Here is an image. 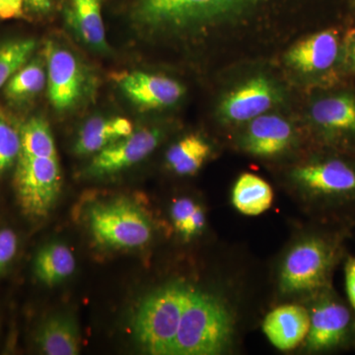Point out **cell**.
<instances>
[{
	"mask_svg": "<svg viewBox=\"0 0 355 355\" xmlns=\"http://www.w3.org/2000/svg\"><path fill=\"white\" fill-rule=\"evenodd\" d=\"M343 40L335 29L315 33L293 44L286 58L292 69L315 79L327 81L343 69Z\"/></svg>",
	"mask_w": 355,
	"mask_h": 355,
	"instance_id": "11",
	"label": "cell"
},
{
	"mask_svg": "<svg viewBox=\"0 0 355 355\" xmlns=\"http://www.w3.org/2000/svg\"><path fill=\"white\" fill-rule=\"evenodd\" d=\"M211 154L210 144L198 135H189L173 144L166 154V162L180 176L196 174Z\"/></svg>",
	"mask_w": 355,
	"mask_h": 355,
	"instance_id": "22",
	"label": "cell"
},
{
	"mask_svg": "<svg viewBox=\"0 0 355 355\" xmlns=\"http://www.w3.org/2000/svg\"><path fill=\"white\" fill-rule=\"evenodd\" d=\"M171 217L178 234L186 241L200 235L207 223L202 205L190 198H181L173 202Z\"/></svg>",
	"mask_w": 355,
	"mask_h": 355,
	"instance_id": "25",
	"label": "cell"
},
{
	"mask_svg": "<svg viewBox=\"0 0 355 355\" xmlns=\"http://www.w3.org/2000/svg\"><path fill=\"white\" fill-rule=\"evenodd\" d=\"M165 132L159 127H146L116 140L96 153L86 169L89 177H104L127 169L141 162L155 150L164 139Z\"/></svg>",
	"mask_w": 355,
	"mask_h": 355,
	"instance_id": "13",
	"label": "cell"
},
{
	"mask_svg": "<svg viewBox=\"0 0 355 355\" xmlns=\"http://www.w3.org/2000/svg\"><path fill=\"white\" fill-rule=\"evenodd\" d=\"M345 288L354 315L355 323V257L349 258L345 266Z\"/></svg>",
	"mask_w": 355,
	"mask_h": 355,
	"instance_id": "31",
	"label": "cell"
},
{
	"mask_svg": "<svg viewBox=\"0 0 355 355\" xmlns=\"http://www.w3.org/2000/svg\"><path fill=\"white\" fill-rule=\"evenodd\" d=\"M234 334V315L228 305L214 294L193 286L172 355L221 354L230 347Z\"/></svg>",
	"mask_w": 355,
	"mask_h": 355,
	"instance_id": "1",
	"label": "cell"
},
{
	"mask_svg": "<svg viewBox=\"0 0 355 355\" xmlns=\"http://www.w3.org/2000/svg\"><path fill=\"white\" fill-rule=\"evenodd\" d=\"M343 254L340 238L310 235L293 245L282 263L280 291L312 296L331 288V277Z\"/></svg>",
	"mask_w": 355,
	"mask_h": 355,
	"instance_id": "3",
	"label": "cell"
},
{
	"mask_svg": "<svg viewBox=\"0 0 355 355\" xmlns=\"http://www.w3.org/2000/svg\"><path fill=\"white\" fill-rule=\"evenodd\" d=\"M133 132L132 123L127 118L95 116L86 121L79 132L74 144V153L80 156L98 153Z\"/></svg>",
	"mask_w": 355,
	"mask_h": 355,
	"instance_id": "17",
	"label": "cell"
},
{
	"mask_svg": "<svg viewBox=\"0 0 355 355\" xmlns=\"http://www.w3.org/2000/svg\"><path fill=\"white\" fill-rule=\"evenodd\" d=\"M44 58L51 105L58 111L73 108L85 92V71L80 60L73 51L55 41L46 44Z\"/></svg>",
	"mask_w": 355,
	"mask_h": 355,
	"instance_id": "10",
	"label": "cell"
},
{
	"mask_svg": "<svg viewBox=\"0 0 355 355\" xmlns=\"http://www.w3.org/2000/svg\"><path fill=\"white\" fill-rule=\"evenodd\" d=\"M291 179L306 197L326 207L355 205V158L330 153L294 168Z\"/></svg>",
	"mask_w": 355,
	"mask_h": 355,
	"instance_id": "5",
	"label": "cell"
},
{
	"mask_svg": "<svg viewBox=\"0 0 355 355\" xmlns=\"http://www.w3.org/2000/svg\"><path fill=\"white\" fill-rule=\"evenodd\" d=\"M24 14V0H0V19H16Z\"/></svg>",
	"mask_w": 355,
	"mask_h": 355,
	"instance_id": "30",
	"label": "cell"
},
{
	"mask_svg": "<svg viewBox=\"0 0 355 355\" xmlns=\"http://www.w3.org/2000/svg\"><path fill=\"white\" fill-rule=\"evenodd\" d=\"M36 46V40L32 38L14 39L0 44V89L29 62Z\"/></svg>",
	"mask_w": 355,
	"mask_h": 355,
	"instance_id": "26",
	"label": "cell"
},
{
	"mask_svg": "<svg viewBox=\"0 0 355 355\" xmlns=\"http://www.w3.org/2000/svg\"><path fill=\"white\" fill-rule=\"evenodd\" d=\"M343 70L355 74V28L343 40Z\"/></svg>",
	"mask_w": 355,
	"mask_h": 355,
	"instance_id": "29",
	"label": "cell"
},
{
	"mask_svg": "<svg viewBox=\"0 0 355 355\" xmlns=\"http://www.w3.org/2000/svg\"><path fill=\"white\" fill-rule=\"evenodd\" d=\"M55 0H24L25 13L44 16L51 12Z\"/></svg>",
	"mask_w": 355,
	"mask_h": 355,
	"instance_id": "32",
	"label": "cell"
},
{
	"mask_svg": "<svg viewBox=\"0 0 355 355\" xmlns=\"http://www.w3.org/2000/svg\"><path fill=\"white\" fill-rule=\"evenodd\" d=\"M116 81L128 99L142 109L169 108L186 93L183 84L176 79L144 71L123 72L116 76Z\"/></svg>",
	"mask_w": 355,
	"mask_h": 355,
	"instance_id": "14",
	"label": "cell"
},
{
	"mask_svg": "<svg viewBox=\"0 0 355 355\" xmlns=\"http://www.w3.org/2000/svg\"><path fill=\"white\" fill-rule=\"evenodd\" d=\"M67 18L84 43L95 50L107 51L101 0H69Z\"/></svg>",
	"mask_w": 355,
	"mask_h": 355,
	"instance_id": "18",
	"label": "cell"
},
{
	"mask_svg": "<svg viewBox=\"0 0 355 355\" xmlns=\"http://www.w3.org/2000/svg\"><path fill=\"white\" fill-rule=\"evenodd\" d=\"M193 286L177 282L151 292L137 306L132 336L146 354L172 355L182 315Z\"/></svg>",
	"mask_w": 355,
	"mask_h": 355,
	"instance_id": "4",
	"label": "cell"
},
{
	"mask_svg": "<svg viewBox=\"0 0 355 355\" xmlns=\"http://www.w3.org/2000/svg\"><path fill=\"white\" fill-rule=\"evenodd\" d=\"M14 186L26 216L35 218L48 216L62 189L58 158L20 155L16 163Z\"/></svg>",
	"mask_w": 355,
	"mask_h": 355,
	"instance_id": "7",
	"label": "cell"
},
{
	"mask_svg": "<svg viewBox=\"0 0 355 355\" xmlns=\"http://www.w3.org/2000/svg\"><path fill=\"white\" fill-rule=\"evenodd\" d=\"M36 342L44 354H78L80 352L78 324L69 314L53 315L39 329Z\"/></svg>",
	"mask_w": 355,
	"mask_h": 355,
	"instance_id": "19",
	"label": "cell"
},
{
	"mask_svg": "<svg viewBox=\"0 0 355 355\" xmlns=\"http://www.w3.org/2000/svg\"><path fill=\"white\" fill-rule=\"evenodd\" d=\"M310 326L306 336L309 352H331L343 347L355 336L354 315L333 288L312 295Z\"/></svg>",
	"mask_w": 355,
	"mask_h": 355,
	"instance_id": "8",
	"label": "cell"
},
{
	"mask_svg": "<svg viewBox=\"0 0 355 355\" xmlns=\"http://www.w3.org/2000/svg\"><path fill=\"white\" fill-rule=\"evenodd\" d=\"M309 120L324 146L355 155L354 93L340 91L320 96L311 104Z\"/></svg>",
	"mask_w": 355,
	"mask_h": 355,
	"instance_id": "9",
	"label": "cell"
},
{
	"mask_svg": "<svg viewBox=\"0 0 355 355\" xmlns=\"http://www.w3.org/2000/svg\"><path fill=\"white\" fill-rule=\"evenodd\" d=\"M295 137L291 121L279 114L266 113L248 123L241 146L257 157H277L291 148Z\"/></svg>",
	"mask_w": 355,
	"mask_h": 355,
	"instance_id": "15",
	"label": "cell"
},
{
	"mask_svg": "<svg viewBox=\"0 0 355 355\" xmlns=\"http://www.w3.org/2000/svg\"><path fill=\"white\" fill-rule=\"evenodd\" d=\"M89 227L96 241L114 249L146 246L153 227L146 214L125 200L96 205L89 211Z\"/></svg>",
	"mask_w": 355,
	"mask_h": 355,
	"instance_id": "6",
	"label": "cell"
},
{
	"mask_svg": "<svg viewBox=\"0 0 355 355\" xmlns=\"http://www.w3.org/2000/svg\"><path fill=\"white\" fill-rule=\"evenodd\" d=\"M20 155L31 157H58L57 147L50 125L44 119L34 116L20 128Z\"/></svg>",
	"mask_w": 355,
	"mask_h": 355,
	"instance_id": "24",
	"label": "cell"
},
{
	"mask_svg": "<svg viewBox=\"0 0 355 355\" xmlns=\"http://www.w3.org/2000/svg\"><path fill=\"white\" fill-rule=\"evenodd\" d=\"M282 91L266 76L251 77L222 98L217 114L222 123H249L282 103Z\"/></svg>",
	"mask_w": 355,
	"mask_h": 355,
	"instance_id": "12",
	"label": "cell"
},
{
	"mask_svg": "<svg viewBox=\"0 0 355 355\" xmlns=\"http://www.w3.org/2000/svg\"><path fill=\"white\" fill-rule=\"evenodd\" d=\"M354 4H355V0H354Z\"/></svg>",
	"mask_w": 355,
	"mask_h": 355,
	"instance_id": "33",
	"label": "cell"
},
{
	"mask_svg": "<svg viewBox=\"0 0 355 355\" xmlns=\"http://www.w3.org/2000/svg\"><path fill=\"white\" fill-rule=\"evenodd\" d=\"M76 266V259L69 248L53 242L42 248L36 254L34 272L40 282L53 286L69 277Z\"/></svg>",
	"mask_w": 355,
	"mask_h": 355,
	"instance_id": "20",
	"label": "cell"
},
{
	"mask_svg": "<svg viewBox=\"0 0 355 355\" xmlns=\"http://www.w3.org/2000/svg\"><path fill=\"white\" fill-rule=\"evenodd\" d=\"M18 239L10 229L0 230V272L10 263L17 252Z\"/></svg>",
	"mask_w": 355,
	"mask_h": 355,
	"instance_id": "28",
	"label": "cell"
},
{
	"mask_svg": "<svg viewBox=\"0 0 355 355\" xmlns=\"http://www.w3.org/2000/svg\"><path fill=\"white\" fill-rule=\"evenodd\" d=\"M273 200L272 187L265 180L251 173L238 178L232 191V202L235 209L248 216L263 214Z\"/></svg>",
	"mask_w": 355,
	"mask_h": 355,
	"instance_id": "21",
	"label": "cell"
},
{
	"mask_svg": "<svg viewBox=\"0 0 355 355\" xmlns=\"http://www.w3.org/2000/svg\"><path fill=\"white\" fill-rule=\"evenodd\" d=\"M309 326L307 308L301 305H282L266 315L263 331L273 347L287 352L305 342Z\"/></svg>",
	"mask_w": 355,
	"mask_h": 355,
	"instance_id": "16",
	"label": "cell"
},
{
	"mask_svg": "<svg viewBox=\"0 0 355 355\" xmlns=\"http://www.w3.org/2000/svg\"><path fill=\"white\" fill-rule=\"evenodd\" d=\"M254 0H139L132 19L149 34L182 33L220 22Z\"/></svg>",
	"mask_w": 355,
	"mask_h": 355,
	"instance_id": "2",
	"label": "cell"
},
{
	"mask_svg": "<svg viewBox=\"0 0 355 355\" xmlns=\"http://www.w3.org/2000/svg\"><path fill=\"white\" fill-rule=\"evenodd\" d=\"M46 85V62L41 58H33L4 86L3 94L12 104H23L34 99Z\"/></svg>",
	"mask_w": 355,
	"mask_h": 355,
	"instance_id": "23",
	"label": "cell"
},
{
	"mask_svg": "<svg viewBox=\"0 0 355 355\" xmlns=\"http://www.w3.org/2000/svg\"><path fill=\"white\" fill-rule=\"evenodd\" d=\"M20 153V130L0 109V175L8 171L17 163Z\"/></svg>",
	"mask_w": 355,
	"mask_h": 355,
	"instance_id": "27",
	"label": "cell"
}]
</instances>
